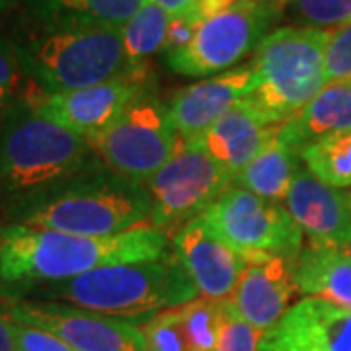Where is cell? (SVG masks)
<instances>
[{
    "instance_id": "484cf974",
    "label": "cell",
    "mask_w": 351,
    "mask_h": 351,
    "mask_svg": "<svg viewBox=\"0 0 351 351\" xmlns=\"http://www.w3.org/2000/svg\"><path fill=\"white\" fill-rule=\"evenodd\" d=\"M38 98L41 92L24 75L10 41L0 36V123L18 108L34 104Z\"/></svg>"
},
{
    "instance_id": "9c48e42d",
    "label": "cell",
    "mask_w": 351,
    "mask_h": 351,
    "mask_svg": "<svg viewBox=\"0 0 351 351\" xmlns=\"http://www.w3.org/2000/svg\"><path fill=\"white\" fill-rule=\"evenodd\" d=\"M88 143L108 168L143 186L180 149L168 106L151 94L138 98L112 127Z\"/></svg>"
},
{
    "instance_id": "f35d334b",
    "label": "cell",
    "mask_w": 351,
    "mask_h": 351,
    "mask_svg": "<svg viewBox=\"0 0 351 351\" xmlns=\"http://www.w3.org/2000/svg\"><path fill=\"white\" fill-rule=\"evenodd\" d=\"M348 201H350V207H351V193H350V195H348Z\"/></svg>"
},
{
    "instance_id": "d6986e66",
    "label": "cell",
    "mask_w": 351,
    "mask_h": 351,
    "mask_svg": "<svg viewBox=\"0 0 351 351\" xmlns=\"http://www.w3.org/2000/svg\"><path fill=\"white\" fill-rule=\"evenodd\" d=\"M351 131V80L328 82L301 112L277 125V137L297 152L320 138Z\"/></svg>"
},
{
    "instance_id": "6da1fadb",
    "label": "cell",
    "mask_w": 351,
    "mask_h": 351,
    "mask_svg": "<svg viewBox=\"0 0 351 351\" xmlns=\"http://www.w3.org/2000/svg\"><path fill=\"white\" fill-rule=\"evenodd\" d=\"M0 299L82 276L96 267L158 260L170 254L168 234L141 225L113 237H78L32 226H2Z\"/></svg>"
},
{
    "instance_id": "5bb4252c",
    "label": "cell",
    "mask_w": 351,
    "mask_h": 351,
    "mask_svg": "<svg viewBox=\"0 0 351 351\" xmlns=\"http://www.w3.org/2000/svg\"><path fill=\"white\" fill-rule=\"evenodd\" d=\"M258 88L254 66H240L223 75L178 90L168 112L180 145L201 138L234 104L250 98Z\"/></svg>"
},
{
    "instance_id": "30bf717a",
    "label": "cell",
    "mask_w": 351,
    "mask_h": 351,
    "mask_svg": "<svg viewBox=\"0 0 351 351\" xmlns=\"http://www.w3.org/2000/svg\"><path fill=\"white\" fill-rule=\"evenodd\" d=\"M279 0H240L234 6L201 20L193 43L168 55V66L184 76H209L230 69L256 49L279 20Z\"/></svg>"
},
{
    "instance_id": "7402d4cb",
    "label": "cell",
    "mask_w": 351,
    "mask_h": 351,
    "mask_svg": "<svg viewBox=\"0 0 351 351\" xmlns=\"http://www.w3.org/2000/svg\"><path fill=\"white\" fill-rule=\"evenodd\" d=\"M301 152L291 149L277 137L276 127L269 143L234 178V182L239 188L248 189L263 199L279 203L287 197L289 188L301 168Z\"/></svg>"
},
{
    "instance_id": "5b68a950",
    "label": "cell",
    "mask_w": 351,
    "mask_h": 351,
    "mask_svg": "<svg viewBox=\"0 0 351 351\" xmlns=\"http://www.w3.org/2000/svg\"><path fill=\"white\" fill-rule=\"evenodd\" d=\"M100 166L88 138L39 115L34 104L0 123V205Z\"/></svg>"
},
{
    "instance_id": "ba28073f",
    "label": "cell",
    "mask_w": 351,
    "mask_h": 351,
    "mask_svg": "<svg viewBox=\"0 0 351 351\" xmlns=\"http://www.w3.org/2000/svg\"><path fill=\"white\" fill-rule=\"evenodd\" d=\"M232 182L234 174L197 141L180 145L170 162L147 182L151 226L174 237L219 199Z\"/></svg>"
},
{
    "instance_id": "1f68e13d",
    "label": "cell",
    "mask_w": 351,
    "mask_h": 351,
    "mask_svg": "<svg viewBox=\"0 0 351 351\" xmlns=\"http://www.w3.org/2000/svg\"><path fill=\"white\" fill-rule=\"evenodd\" d=\"M199 25L201 18L195 10L180 14V16H172L168 32H166V41H164V55L168 57V55H174V53H180V51L189 47L197 36Z\"/></svg>"
},
{
    "instance_id": "7a4b0ae2",
    "label": "cell",
    "mask_w": 351,
    "mask_h": 351,
    "mask_svg": "<svg viewBox=\"0 0 351 351\" xmlns=\"http://www.w3.org/2000/svg\"><path fill=\"white\" fill-rule=\"evenodd\" d=\"M0 213L8 226L113 237L141 226L151 217V195L147 186L100 166L6 201Z\"/></svg>"
},
{
    "instance_id": "44dd1931",
    "label": "cell",
    "mask_w": 351,
    "mask_h": 351,
    "mask_svg": "<svg viewBox=\"0 0 351 351\" xmlns=\"http://www.w3.org/2000/svg\"><path fill=\"white\" fill-rule=\"evenodd\" d=\"M149 0H20L25 18L41 24H90L121 27Z\"/></svg>"
},
{
    "instance_id": "ac0fdd59",
    "label": "cell",
    "mask_w": 351,
    "mask_h": 351,
    "mask_svg": "<svg viewBox=\"0 0 351 351\" xmlns=\"http://www.w3.org/2000/svg\"><path fill=\"white\" fill-rule=\"evenodd\" d=\"M276 127L250 96L234 104L197 143L237 178L269 143Z\"/></svg>"
},
{
    "instance_id": "4fadbf2b",
    "label": "cell",
    "mask_w": 351,
    "mask_h": 351,
    "mask_svg": "<svg viewBox=\"0 0 351 351\" xmlns=\"http://www.w3.org/2000/svg\"><path fill=\"white\" fill-rule=\"evenodd\" d=\"M260 351H351V311L306 297L262 334Z\"/></svg>"
},
{
    "instance_id": "d6a6232c",
    "label": "cell",
    "mask_w": 351,
    "mask_h": 351,
    "mask_svg": "<svg viewBox=\"0 0 351 351\" xmlns=\"http://www.w3.org/2000/svg\"><path fill=\"white\" fill-rule=\"evenodd\" d=\"M0 351H18L12 332V318L0 311Z\"/></svg>"
},
{
    "instance_id": "836d02e7",
    "label": "cell",
    "mask_w": 351,
    "mask_h": 351,
    "mask_svg": "<svg viewBox=\"0 0 351 351\" xmlns=\"http://www.w3.org/2000/svg\"><path fill=\"white\" fill-rule=\"evenodd\" d=\"M151 2L158 4V6L164 8L170 16H180V14L195 10L199 0H151ZM195 12H197V10H195Z\"/></svg>"
},
{
    "instance_id": "83f0119b",
    "label": "cell",
    "mask_w": 351,
    "mask_h": 351,
    "mask_svg": "<svg viewBox=\"0 0 351 351\" xmlns=\"http://www.w3.org/2000/svg\"><path fill=\"white\" fill-rule=\"evenodd\" d=\"M291 6L311 27H338L351 20V0H291Z\"/></svg>"
},
{
    "instance_id": "ffe728a7",
    "label": "cell",
    "mask_w": 351,
    "mask_h": 351,
    "mask_svg": "<svg viewBox=\"0 0 351 351\" xmlns=\"http://www.w3.org/2000/svg\"><path fill=\"white\" fill-rule=\"evenodd\" d=\"M295 281L302 295L351 311V258L341 248L313 242L302 246Z\"/></svg>"
},
{
    "instance_id": "8d00e7d4",
    "label": "cell",
    "mask_w": 351,
    "mask_h": 351,
    "mask_svg": "<svg viewBox=\"0 0 351 351\" xmlns=\"http://www.w3.org/2000/svg\"><path fill=\"white\" fill-rule=\"evenodd\" d=\"M343 252H346V254H348V256H350V258H351V246H348V248H346V250H343Z\"/></svg>"
},
{
    "instance_id": "9a60e30c",
    "label": "cell",
    "mask_w": 351,
    "mask_h": 351,
    "mask_svg": "<svg viewBox=\"0 0 351 351\" xmlns=\"http://www.w3.org/2000/svg\"><path fill=\"white\" fill-rule=\"evenodd\" d=\"M172 244L199 297L219 302L232 299L246 260L219 239L199 217L182 226L172 237Z\"/></svg>"
},
{
    "instance_id": "3957f363",
    "label": "cell",
    "mask_w": 351,
    "mask_h": 351,
    "mask_svg": "<svg viewBox=\"0 0 351 351\" xmlns=\"http://www.w3.org/2000/svg\"><path fill=\"white\" fill-rule=\"evenodd\" d=\"M4 38L41 96L94 86L133 73L113 25L41 24L16 14Z\"/></svg>"
},
{
    "instance_id": "603a6c76",
    "label": "cell",
    "mask_w": 351,
    "mask_h": 351,
    "mask_svg": "<svg viewBox=\"0 0 351 351\" xmlns=\"http://www.w3.org/2000/svg\"><path fill=\"white\" fill-rule=\"evenodd\" d=\"M170 18L172 16L164 8L149 0L127 24L119 27L123 51L133 71H147L145 61L164 49Z\"/></svg>"
},
{
    "instance_id": "4316f807",
    "label": "cell",
    "mask_w": 351,
    "mask_h": 351,
    "mask_svg": "<svg viewBox=\"0 0 351 351\" xmlns=\"http://www.w3.org/2000/svg\"><path fill=\"white\" fill-rule=\"evenodd\" d=\"M147 351H189L178 306L154 314L141 324Z\"/></svg>"
},
{
    "instance_id": "d4e9b609",
    "label": "cell",
    "mask_w": 351,
    "mask_h": 351,
    "mask_svg": "<svg viewBox=\"0 0 351 351\" xmlns=\"http://www.w3.org/2000/svg\"><path fill=\"white\" fill-rule=\"evenodd\" d=\"M189 351H217L226 318V302L197 297L178 306Z\"/></svg>"
},
{
    "instance_id": "d590c367",
    "label": "cell",
    "mask_w": 351,
    "mask_h": 351,
    "mask_svg": "<svg viewBox=\"0 0 351 351\" xmlns=\"http://www.w3.org/2000/svg\"><path fill=\"white\" fill-rule=\"evenodd\" d=\"M2 226L4 225H0V250H2V242H4V239H2Z\"/></svg>"
},
{
    "instance_id": "8fae6325",
    "label": "cell",
    "mask_w": 351,
    "mask_h": 351,
    "mask_svg": "<svg viewBox=\"0 0 351 351\" xmlns=\"http://www.w3.org/2000/svg\"><path fill=\"white\" fill-rule=\"evenodd\" d=\"M0 311L61 338L76 351H147L141 326L131 320L34 299H0Z\"/></svg>"
},
{
    "instance_id": "4dcf8cb0",
    "label": "cell",
    "mask_w": 351,
    "mask_h": 351,
    "mask_svg": "<svg viewBox=\"0 0 351 351\" xmlns=\"http://www.w3.org/2000/svg\"><path fill=\"white\" fill-rule=\"evenodd\" d=\"M12 332L18 351H76L66 341L45 330L27 326L12 318Z\"/></svg>"
},
{
    "instance_id": "cb8c5ba5",
    "label": "cell",
    "mask_w": 351,
    "mask_h": 351,
    "mask_svg": "<svg viewBox=\"0 0 351 351\" xmlns=\"http://www.w3.org/2000/svg\"><path fill=\"white\" fill-rule=\"evenodd\" d=\"M301 158L322 184L334 189L351 186V131L308 145Z\"/></svg>"
},
{
    "instance_id": "8992f818",
    "label": "cell",
    "mask_w": 351,
    "mask_h": 351,
    "mask_svg": "<svg viewBox=\"0 0 351 351\" xmlns=\"http://www.w3.org/2000/svg\"><path fill=\"white\" fill-rule=\"evenodd\" d=\"M328 32L311 25L277 27L256 47L258 88L252 94L271 125H281L326 86Z\"/></svg>"
},
{
    "instance_id": "277c9868",
    "label": "cell",
    "mask_w": 351,
    "mask_h": 351,
    "mask_svg": "<svg viewBox=\"0 0 351 351\" xmlns=\"http://www.w3.org/2000/svg\"><path fill=\"white\" fill-rule=\"evenodd\" d=\"M197 297L199 291L184 263L170 252L158 260L104 265L64 281L38 285L20 299L64 302L138 324Z\"/></svg>"
},
{
    "instance_id": "e575fe53",
    "label": "cell",
    "mask_w": 351,
    "mask_h": 351,
    "mask_svg": "<svg viewBox=\"0 0 351 351\" xmlns=\"http://www.w3.org/2000/svg\"><path fill=\"white\" fill-rule=\"evenodd\" d=\"M16 6H20V0H0V14L10 12Z\"/></svg>"
},
{
    "instance_id": "74e56055",
    "label": "cell",
    "mask_w": 351,
    "mask_h": 351,
    "mask_svg": "<svg viewBox=\"0 0 351 351\" xmlns=\"http://www.w3.org/2000/svg\"><path fill=\"white\" fill-rule=\"evenodd\" d=\"M279 2H281V4H285V2H291V0H279Z\"/></svg>"
},
{
    "instance_id": "7c38bea8",
    "label": "cell",
    "mask_w": 351,
    "mask_h": 351,
    "mask_svg": "<svg viewBox=\"0 0 351 351\" xmlns=\"http://www.w3.org/2000/svg\"><path fill=\"white\" fill-rule=\"evenodd\" d=\"M147 71L94 86L41 96L34 110L84 138L100 135L147 92Z\"/></svg>"
},
{
    "instance_id": "f546056e",
    "label": "cell",
    "mask_w": 351,
    "mask_h": 351,
    "mask_svg": "<svg viewBox=\"0 0 351 351\" xmlns=\"http://www.w3.org/2000/svg\"><path fill=\"white\" fill-rule=\"evenodd\" d=\"M262 332L248 324L234 304L226 302V318L217 351H260Z\"/></svg>"
},
{
    "instance_id": "e0dca14e",
    "label": "cell",
    "mask_w": 351,
    "mask_h": 351,
    "mask_svg": "<svg viewBox=\"0 0 351 351\" xmlns=\"http://www.w3.org/2000/svg\"><path fill=\"white\" fill-rule=\"evenodd\" d=\"M285 209L313 244L341 250L351 246L350 201L341 191L322 184L308 168H299L285 197Z\"/></svg>"
},
{
    "instance_id": "f1b7e54d",
    "label": "cell",
    "mask_w": 351,
    "mask_h": 351,
    "mask_svg": "<svg viewBox=\"0 0 351 351\" xmlns=\"http://www.w3.org/2000/svg\"><path fill=\"white\" fill-rule=\"evenodd\" d=\"M324 73L328 82L351 80V20L328 32Z\"/></svg>"
},
{
    "instance_id": "52a82bcc",
    "label": "cell",
    "mask_w": 351,
    "mask_h": 351,
    "mask_svg": "<svg viewBox=\"0 0 351 351\" xmlns=\"http://www.w3.org/2000/svg\"><path fill=\"white\" fill-rule=\"evenodd\" d=\"M199 219L244 260L262 256L299 258L302 230L285 207L230 186Z\"/></svg>"
},
{
    "instance_id": "2e32d148",
    "label": "cell",
    "mask_w": 351,
    "mask_h": 351,
    "mask_svg": "<svg viewBox=\"0 0 351 351\" xmlns=\"http://www.w3.org/2000/svg\"><path fill=\"white\" fill-rule=\"evenodd\" d=\"M297 258L262 256L246 260V267L230 302L256 330L265 334L287 313L291 299L299 291L295 281Z\"/></svg>"
}]
</instances>
